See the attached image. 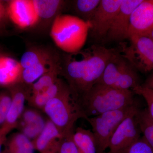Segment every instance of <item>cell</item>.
Masks as SVG:
<instances>
[{
    "instance_id": "6da1fadb",
    "label": "cell",
    "mask_w": 153,
    "mask_h": 153,
    "mask_svg": "<svg viewBox=\"0 0 153 153\" xmlns=\"http://www.w3.org/2000/svg\"><path fill=\"white\" fill-rule=\"evenodd\" d=\"M132 90H122L96 83L79 102L88 117L122 109L136 102Z\"/></svg>"
},
{
    "instance_id": "7a4b0ae2",
    "label": "cell",
    "mask_w": 153,
    "mask_h": 153,
    "mask_svg": "<svg viewBox=\"0 0 153 153\" xmlns=\"http://www.w3.org/2000/svg\"><path fill=\"white\" fill-rule=\"evenodd\" d=\"M91 27L90 22L69 14H60L51 25L50 36L55 45L66 54L82 50Z\"/></svg>"
},
{
    "instance_id": "3957f363",
    "label": "cell",
    "mask_w": 153,
    "mask_h": 153,
    "mask_svg": "<svg viewBox=\"0 0 153 153\" xmlns=\"http://www.w3.org/2000/svg\"><path fill=\"white\" fill-rule=\"evenodd\" d=\"M42 110L63 135L74 130V125L78 120H87L88 118L67 83Z\"/></svg>"
},
{
    "instance_id": "277c9868",
    "label": "cell",
    "mask_w": 153,
    "mask_h": 153,
    "mask_svg": "<svg viewBox=\"0 0 153 153\" xmlns=\"http://www.w3.org/2000/svg\"><path fill=\"white\" fill-rule=\"evenodd\" d=\"M140 108L137 102L122 109L108 111L88 117L96 143L97 153H104L111 138L120 123L127 117L136 113Z\"/></svg>"
},
{
    "instance_id": "5b68a950",
    "label": "cell",
    "mask_w": 153,
    "mask_h": 153,
    "mask_svg": "<svg viewBox=\"0 0 153 153\" xmlns=\"http://www.w3.org/2000/svg\"><path fill=\"white\" fill-rule=\"evenodd\" d=\"M122 44L119 52L137 71H153V38L147 36H135Z\"/></svg>"
},
{
    "instance_id": "8992f818",
    "label": "cell",
    "mask_w": 153,
    "mask_h": 153,
    "mask_svg": "<svg viewBox=\"0 0 153 153\" xmlns=\"http://www.w3.org/2000/svg\"><path fill=\"white\" fill-rule=\"evenodd\" d=\"M123 0H100L90 22L89 33L97 40L105 39Z\"/></svg>"
},
{
    "instance_id": "52a82bcc",
    "label": "cell",
    "mask_w": 153,
    "mask_h": 153,
    "mask_svg": "<svg viewBox=\"0 0 153 153\" xmlns=\"http://www.w3.org/2000/svg\"><path fill=\"white\" fill-rule=\"evenodd\" d=\"M29 88L30 86L20 82L8 88L12 102L5 120L0 127V131L6 136L18 127L25 110V102L30 94Z\"/></svg>"
},
{
    "instance_id": "ba28073f",
    "label": "cell",
    "mask_w": 153,
    "mask_h": 153,
    "mask_svg": "<svg viewBox=\"0 0 153 153\" xmlns=\"http://www.w3.org/2000/svg\"><path fill=\"white\" fill-rule=\"evenodd\" d=\"M136 113L126 118L116 130L108 146L111 153H123L141 137Z\"/></svg>"
},
{
    "instance_id": "9c48e42d",
    "label": "cell",
    "mask_w": 153,
    "mask_h": 153,
    "mask_svg": "<svg viewBox=\"0 0 153 153\" xmlns=\"http://www.w3.org/2000/svg\"><path fill=\"white\" fill-rule=\"evenodd\" d=\"M7 3L8 18L17 27L26 30L38 25L33 0H11Z\"/></svg>"
},
{
    "instance_id": "30bf717a",
    "label": "cell",
    "mask_w": 153,
    "mask_h": 153,
    "mask_svg": "<svg viewBox=\"0 0 153 153\" xmlns=\"http://www.w3.org/2000/svg\"><path fill=\"white\" fill-rule=\"evenodd\" d=\"M143 0H123L105 39L108 41H122L128 39L132 13Z\"/></svg>"
},
{
    "instance_id": "8fae6325",
    "label": "cell",
    "mask_w": 153,
    "mask_h": 153,
    "mask_svg": "<svg viewBox=\"0 0 153 153\" xmlns=\"http://www.w3.org/2000/svg\"><path fill=\"white\" fill-rule=\"evenodd\" d=\"M152 30L153 0H143L132 13L128 39L133 36H147Z\"/></svg>"
},
{
    "instance_id": "7c38bea8",
    "label": "cell",
    "mask_w": 153,
    "mask_h": 153,
    "mask_svg": "<svg viewBox=\"0 0 153 153\" xmlns=\"http://www.w3.org/2000/svg\"><path fill=\"white\" fill-rule=\"evenodd\" d=\"M63 134L51 120L46 121L44 128L33 141L35 149L41 153H58Z\"/></svg>"
},
{
    "instance_id": "4fadbf2b",
    "label": "cell",
    "mask_w": 153,
    "mask_h": 153,
    "mask_svg": "<svg viewBox=\"0 0 153 153\" xmlns=\"http://www.w3.org/2000/svg\"><path fill=\"white\" fill-rule=\"evenodd\" d=\"M23 70L19 61L3 55L0 59V86L9 88L20 83Z\"/></svg>"
},
{
    "instance_id": "5bb4252c",
    "label": "cell",
    "mask_w": 153,
    "mask_h": 153,
    "mask_svg": "<svg viewBox=\"0 0 153 153\" xmlns=\"http://www.w3.org/2000/svg\"><path fill=\"white\" fill-rule=\"evenodd\" d=\"M128 63V62L119 51L115 49L107 63L101 77L96 83L113 87Z\"/></svg>"
},
{
    "instance_id": "9a60e30c",
    "label": "cell",
    "mask_w": 153,
    "mask_h": 153,
    "mask_svg": "<svg viewBox=\"0 0 153 153\" xmlns=\"http://www.w3.org/2000/svg\"><path fill=\"white\" fill-rule=\"evenodd\" d=\"M39 22H52L66 8L68 1L62 0H33Z\"/></svg>"
},
{
    "instance_id": "2e32d148",
    "label": "cell",
    "mask_w": 153,
    "mask_h": 153,
    "mask_svg": "<svg viewBox=\"0 0 153 153\" xmlns=\"http://www.w3.org/2000/svg\"><path fill=\"white\" fill-rule=\"evenodd\" d=\"M59 61V56L56 55L30 68L24 69L22 72L21 83L30 86Z\"/></svg>"
},
{
    "instance_id": "e0dca14e",
    "label": "cell",
    "mask_w": 153,
    "mask_h": 153,
    "mask_svg": "<svg viewBox=\"0 0 153 153\" xmlns=\"http://www.w3.org/2000/svg\"><path fill=\"white\" fill-rule=\"evenodd\" d=\"M66 83L59 78L54 85L47 88V90L41 93L29 96L27 101L33 107L43 110L47 102L55 97Z\"/></svg>"
},
{
    "instance_id": "ac0fdd59",
    "label": "cell",
    "mask_w": 153,
    "mask_h": 153,
    "mask_svg": "<svg viewBox=\"0 0 153 153\" xmlns=\"http://www.w3.org/2000/svg\"><path fill=\"white\" fill-rule=\"evenodd\" d=\"M60 63L59 61L55 63L49 71L43 74L36 82L30 86L29 96L41 93L47 90L57 82L59 79L58 76L61 74Z\"/></svg>"
},
{
    "instance_id": "d6986e66",
    "label": "cell",
    "mask_w": 153,
    "mask_h": 153,
    "mask_svg": "<svg viewBox=\"0 0 153 153\" xmlns=\"http://www.w3.org/2000/svg\"><path fill=\"white\" fill-rule=\"evenodd\" d=\"M73 139L80 153H97L95 137L92 131L77 128L73 133Z\"/></svg>"
},
{
    "instance_id": "ffe728a7",
    "label": "cell",
    "mask_w": 153,
    "mask_h": 153,
    "mask_svg": "<svg viewBox=\"0 0 153 153\" xmlns=\"http://www.w3.org/2000/svg\"><path fill=\"white\" fill-rule=\"evenodd\" d=\"M55 55L56 54L49 49L43 47H33L25 52L19 62L24 70Z\"/></svg>"
},
{
    "instance_id": "44dd1931",
    "label": "cell",
    "mask_w": 153,
    "mask_h": 153,
    "mask_svg": "<svg viewBox=\"0 0 153 153\" xmlns=\"http://www.w3.org/2000/svg\"><path fill=\"white\" fill-rule=\"evenodd\" d=\"M137 71L128 63L113 86L116 89L122 90H132L140 85Z\"/></svg>"
},
{
    "instance_id": "7402d4cb",
    "label": "cell",
    "mask_w": 153,
    "mask_h": 153,
    "mask_svg": "<svg viewBox=\"0 0 153 153\" xmlns=\"http://www.w3.org/2000/svg\"><path fill=\"white\" fill-rule=\"evenodd\" d=\"M100 0H75L71 1V8L76 16L85 22L92 19Z\"/></svg>"
},
{
    "instance_id": "603a6c76",
    "label": "cell",
    "mask_w": 153,
    "mask_h": 153,
    "mask_svg": "<svg viewBox=\"0 0 153 153\" xmlns=\"http://www.w3.org/2000/svg\"><path fill=\"white\" fill-rule=\"evenodd\" d=\"M33 142L22 133L14 134L7 143V153H34Z\"/></svg>"
},
{
    "instance_id": "cb8c5ba5",
    "label": "cell",
    "mask_w": 153,
    "mask_h": 153,
    "mask_svg": "<svg viewBox=\"0 0 153 153\" xmlns=\"http://www.w3.org/2000/svg\"><path fill=\"white\" fill-rule=\"evenodd\" d=\"M136 118L143 138L153 149V119L151 117L147 108L137 111Z\"/></svg>"
},
{
    "instance_id": "d4e9b609",
    "label": "cell",
    "mask_w": 153,
    "mask_h": 153,
    "mask_svg": "<svg viewBox=\"0 0 153 153\" xmlns=\"http://www.w3.org/2000/svg\"><path fill=\"white\" fill-rule=\"evenodd\" d=\"M46 123L42 115L37 110L27 108L24 110L18 125L19 124H44Z\"/></svg>"
},
{
    "instance_id": "484cf974",
    "label": "cell",
    "mask_w": 153,
    "mask_h": 153,
    "mask_svg": "<svg viewBox=\"0 0 153 153\" xmlns=\"http://www.w3.org/2000/svg\"><path fill=\"white\" fill-rule=\"evenodd\" d=\"M74 131L63 136L60 141L58 153H80L73 139Z\"/></svg>"
},
{
    "instance_id": "4316f807",
    "label": "cell",
    "mask_w": 153,
    "mask_h": 153,
    "mask_svg": "<svg viewBox=\"0 0 153 153\" xmlns=\"http://www.w3.org/2000/svg\"><path fill=\"white\" fill-rule=\"evenodd\" d=\"M134 93L141 96L144 99L147 105L149 114L153 119V90L140 85L132 90Z\"/></svg>"
},
{
    "instance_id": "83f0119b",
    "label": "cell",
    "mask_w": 153,
    "mask_h": 153,
    "mask_svg": "<svg viewBox=\"0 0 153 153\" xmlns=\"http://www.w3.org/2000/svg\"><path fill=\"white\" fill-rule=\"evenodd\" d=\"M11 102L12 98L9 91L0 92V125L1 126L5 120Z\"/></svg>"
},
{
    "instance_id": "f1b7e54d",
    "label": "cell",
    "mask_w": 153,
    "mask_h": 153,
    "mask_svg": "<svg viewBox=\"0 0 153 153\" xmlns=\"http://www.w3.org/2000/svg\"><path fill=\"white\" fill-rule=\"evenodd\" d=\"M123 153H153V149L143 137H141Z\"/></svg>"
},
{
    "instance_id": "f546056e",
    "label": "cell",
    "mask_w": 153,
    "mask_h": 153,
    "mask_svg": "<svg viewBox=\"0 0 153 153\" xmlns=\"http://www.w3.org/2000/svg\"><path fill=\"white\" fill-rule=\"evenodd\" d=\"M9 19L7 11V4L0 1V32L4 27L7 19Z\"/></svg>"
},
{
    "instance_id": "4dcf8cb0",
    "label": "cell",
    "mask_w": 153,
    "mask_h": 153,
    "mask_svg": "<svg viewBox=\"0 0 153 153\" xmlns=\"http://www.w3.org/2000/svg\"><path fill=\"white\" fill-rule=\"evenodd\" d=\"M142 85L145 87L148 88L153 90V71L152 74L146 80L144 84H143Z\"/></svg>"
},
{
    "instance_id": "1f68e13d",
    "label": "cell",
    "mask_w": 153,
    "mask_h": 153,
    "mask_svg": "<svg viewBox=\"0 0 153 153\" xmlns=\"http://www.w3.org/2000/svg\"><path fill=\"white\" fill-rule=\"evenodd\" d=\"M7 140V136L3 134L0 131V153H1V148L2 145L6 142Z\"/></svg>"
},
{
    "instance_id": "d6a6232c",
    "label": "cell",
    "mask_w": 153,
    "mask_h": 153,
    "mask_svg": "<svg viewBox=\"0 0 153 153\" xmlns=\"http://www.w3.org/2000/svg\"><path fill=\"white\" fill-rule=\"evenodd\" d=\"M148 36H150V37L153 38V30H152V32H151V33L148 35Z\"/></svg>"
},
{
    "instance_id": "836d02e7",
    "label": "cell",
    "mask_w": 153,
    "mask_h": 153,
    "mask_svg": "<svg viewBox=\"0 0 153 153\" xmlns=\"http://www.w3.org/2000/svg\"><path fill=\"white\" fill-rule=\"evenodd\" d=\"M3 55L2 54H1V51H0V59H1V57H2V56H3Z\"/></svg>"
},
{
    "instance_id": "e575fe53",
    "label": "cell",
    "mask_w": 153,
    "mask_h": 153,
    "mask_svg": "<svg viewBox=\"0 0 153 153\" xmlns=\"http://www.w3.org/2000/svg\"><path fill=\"white\" fill-rule=\"evenodd\" d=\"M104 153H111L110 152H107V153L104 152Z\"/></svg>"
},
{
    "instance_id": "d590c367",
    "label": "cell",
    "mask_w": 153,
    "mask_h": 153,
    "mask_svg": "<svg viewBox=\"0 0 153 153\" xmlns=\"http://www.w3.org/2000/svg\"></svg>"
}]
</instances>
